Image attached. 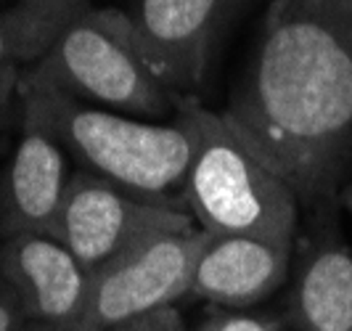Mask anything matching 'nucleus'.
<instances>
[{
	"instance_id": "nucleus-15",
	"label": "nucleus",
	"mask_w": 352,
	"mask_h": 331,
	"mask_svg": "<svg viewBox=\"0 0 352 331\" xmlns=\"http://www.w3.org/2000/svg\"><path fill=\"white\" fill-rule=\"evenodd\" d=\"M27 315L21 310V302L14 295V289L0 276V331H24L27 329Z\"/></svg>"
},
{
	"instance_id": "nucleus-14",
	"label": "nucleus",
	"mask_w": 352,
	"mask_h": 331,
	"mask_svg": "<svg viewBox=\"0 0 352 331\" xmlns=\"http://www.w3.org/2000/svg\"><path fill=\"white\" fill-rule=\"evenodd\" d=\"M199 331H281V326L267 318H257V315L228 313L212 318L210 323H204Z\"/></svg>"
},
{
	"instance_id": "nucleus-4",
	"label": "nucleus",
	"mask_w": 352,
	"mask_h": 331,
	"mask_svg": "<svg viewBox=\"0 0 352 331\" xmlns=\"http://www.w3.org/2000/svg\"><path fill=\"white\" fill-rule=\"evenodd\" d=\"M19 85H45L82 104L138 120H173L186 96L159 77L135 35L127 11L88 3L58 32Z\"/></svg>"
},
{
	"instance_id": "nucleus-9",
	"label": "nucleus",
	"mask_w": 352,
	"mask_h": 331,
	"mask_svg": "<svg viewBox=\"0 0 352 331\" xmlns=\"http://www.w3.org/2000/svg\"><path fill=\"white\" fill-rule=\"evenodd\" d=\"M74 162L43 127L21 120V138L0 170V242L51 236L69 189Z\"/></svg>"
},
{
	"instance_id": "nucleus-11",
	"label": "nucleus",
	"mask_w": 352,
	"mask_h": 331,
	"mask_svg": "<svg viewBox=\"0 0 352 331\" xmlns=\"http://www.w3.org/2000/svg\"><path fill=\"white\" fill-rule=\"evenodd\" d=\"M318 228L294 273L292 318L300 331H352V252L331 223Z\"/></svg>"
},
{
	"instance_id": "nucleus-10",
	"label": "nucleus",
	"mask_w": 352,
	"mask_h": 331,
	"mask_svg": "<svg viewBox=\"0 0 352 331\" xmlns=\"http://www.w3.org/2000/svg\"><path fill=\"white\" fill-rule=\"evenodd\" d=\"M294 246L254 236H207L196 260L191 297L220 308H249L263 302L289 276Z\"/></svg>"
},
{
	"instance_id": "nucleus-5",
	"label": "nucleus",
	"mask_w": 352,
	"mask_h": 331,
	"mask_svg": "<svg viewBox=\"0 0 352 331\" xmlns=\"http://www.w3.org/2000/svg\"><path fill=\"white\" fill-rule=\"evenodd\" d=\"M207 231L188 228L148 236L90 273V295L80 331H104L138 315L173 308L191 295L196 260Z\"/></svg>"
},
{
	"instance_id": "nucleus-18",
	"label": "nucleus",
	"mask_w": 352,
	"mask_h": 331,
	"mask_svg": "<svg viewBox=\"0 0 352 331\" xmlns=\"http://www.w3.org/2000/svg\"><path fill=\"white\" fill-rule=\"evenodd\" d=\"M8 3H11V6H14V3H21V0H8Z\"/></svg>"
},
{
	"instance_id": "nucleus-19",
	"label": "nucleus",
	"mask_w": 352,
	"mask_h": 331,
	"mask_svg": "<svg viewBox=\"0 0 352 331\" xmlns=\"http://www.w3.org/2000/svg\"><path fill=\"white\" fill-rule=\"evenodd\" d=\"M90 3H93V0H90Z\"/></svg>"
},
{
	"instance_id": "nucleus-1",
	"label": "nucleus",
	"mask_w": 352,
	"mask_h": 331,
	"mask_svg": "<svg viewBox=\"0 0 352 331\" xmlns=\"http://www.w3.org/2000/svg\"><path fill=\"white\" fill-rule=\"evenodd\" d=\"M305 204L352 157V0H273L223 111Z\"/></svg>"
},
{
	"instance_id": "nucleus-16",
	"label": "nucleus",
	"mask_w": 352,
	"mask_h": 331,
	"mask_svg": "<svg viewBox=\"0 0 352 331\" xmlns=\"http://www.w3.org/2000/svg\"><path fill=\"white\" fill-rule=\"evenodd\" d=\"M342 204H344V209L352 215V183L344 189V191H342Z\"/></svg>"
},
{
	"instance_id": "nucleus-7",
	"label": "nucleus",
	"mask_w": 352,
	"mask_h": 331,
	"mask_svg": "<svg viewBox=\"0 0 352 331\" xmlns=\"http://www.w3.org/2000/svg\"><path fill=\"white\" fill-rule=\"evenodd\" d=\"M249 0H135L130 14L143 56L177 96L204 85L212 56Z\"/></svg>"
},
{
	"instance_id": "nucleus-13",
	"label": "nucleus",
	"mask_w": 352,
	"mask_h": 331,
	"mask_svg": "<svg viewBox=\"0 0 352 331\" xmlns=\"http://www.w3.org/2000/svg\"><path fill=\"white\" fill-rule=\"evenodd\" d=\"M104 331H186V323L175 308H162L154 313L138 315L122 323H114Z\"/></svg>"
},
{
	"instance_id": "nucleus-8",
	"label": "nucleus",
	"mask_w": 352,
	"mask_h": 331,
	"mask_svg": "<svg viewBox=\"0 0 352 331\" xmlns=\"http://www.w3.org/2000/svg\"><path fill=\"white\" fill-rule=\"evenodd\" d=\"M0 276L14 289L30 323L80 331L90 295V270L51 236L0 242Z\"/></svg>"
},
{
	"instance_id": "nucleus-2",
	"label": "nucleus",
	"mask_w": 352,
	"mask_h": 331,
	"mask_svg": "<svg viewBox=\"0 0 352 331\" xmlns=\"http://www.w3.org/2000/svg\"><path fill=\"white\" fill-rule=\"evenodd\" d=\"M19 96L21 120L51 133L77 170L143 199L186 209L183 186L194 151V125L183 101L173 120L157 122L82 104L45 85H19Z\"/></svg>"
},
{
	"instance_id": "nucleus-3",
	"label": "nucleus",
	"mask_w": 352,
	"mask_h": 331,
	"mask_svg": "<svg viewBox=\"0 0 352 331\" xmlns=\"http://www.w3.org/2000/svg\"><path fill=\"white\" fill-rule=\"evenodd\" d=\"M194 125V151L183 186V204L212 236H254L294 246L300 196L265 162L223 111L196 96L183 98Z\"/></svg>"
},
{
	"instance_id": "nucleus-6",
	"label": "nucleus",
	"mask_w": 352,
	"mask_h": 331,
	"mask_svg": "<svg viewBox=\"0 0 352 331\" xmlns=\"http://www.w3.org/2000/svg\"><path fill=\"white\" fill-rule=\"evenodd\" d=\"M196 228L191 212L143 199L85 170H74L51 239L61 242L90 273L157 233Z\"/></svg>"
},
{
	"instance_id": "nucleus-12",
	"label": "nucleus",
	"mask_w": 352,
	"mask_h": 331,
	"mask_svg": "<svg viewBox=\"0 0 352 331\" xmlns=\"http://www.w3.org/2000/svg\"><path fill=\"white\" fill-rule=\"evenodd\" d=\"M90 0H21L0 11V70L30 67Z\"/></svg>"
},
{
	"instance_id": "nucleus-17",
	"label": "nucleus",
	"mask_w": 352,
	"mask_h": 331,
	"mask_svg": "<svg viewBox=\"0 0 352 331\" xmlns=\"http://www.w3.org/2000/svg\"><path fill=\"white\" fill-rule=\"evenodd\" d=\"M24 331H61V329H53V326H43V323H27Z\"/></svg>"
}]
</instances>
